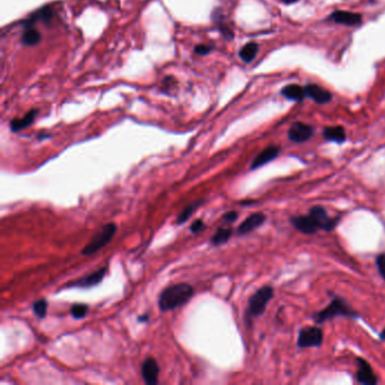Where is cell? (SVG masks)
<instances>
[{"instance_id":"6da1fadb","label":"cell","mask_w":385,"mask_h":385,"mask_svg":"<svg viewBox=\"0 0 385 385\" xmlns=\"http://www.w3.org/2000/svg\"><path fill=\"white\" fill-rule=\"evenodd\" d=\"M338 222V217H330L327 210L320 206H315L312 208L306 216H296L292 218V224L296 230L304 234H314L319 230L331 232L337 226Z\"/></svg>"},{"instance_id":"7a4b0ae2","label":"cell","mask_w":385,"mask_h":385,"mask_svg":"<svg viewBox=\"0 0 385 385\" xmlns=\"http://www.w3.org/2000/svg\"><path fill=\"white\" fill-rule=\"evenodd\" d=\"M195 294L194 287L189 283H176L160 292L158 306L162 312L173 311L186 304Z\"/></svg>"},{"instance_id":"3957f363","label":"cell","mask_w":385,"mask_h":385,"mask_svg":"<svg viewBox=\"0 0 385 385\" xmlns=\"http://www.w3.org/2000/svg\"><path fill=\"white\" fill-rule=\"evenodd\" d=\"M273 297V288L270 286H264L256 291L253 295L249 299L247 303L246 315L249 319L258 318L262 315L263 312L267 309V305Z\"/></svg>"},{"instance_id":"277c9868","label":"cell","mask_w":385,"mask_h":385,"mask_svg":"<svg viewBox=\"0 0 385 385\" xmlns=\"http://www.w3.org/2000/svg\"><path fill=\"white\" fill-rule=\"evenodd\" d=\"M118 227L114 223H109L105 225L102 230L99 231L95 235L90 238L89 242L84 246L81 253L84 255H91L96 252L102 250L103 247L109 244L113 236L116 235Z\"/></svg>"},{"instance_id":"5b68a950","label":"cell","mask_w":385,"mask_h":385,"mask_svg":"<svg viewBox=\"0 0 385 385\" xmlns=\"http://www.w3.org/2000/svg\"><path fill=\"white\" fill-rule=\"evenodd\" d=\"M336 316H357L355 311H352L349 305L341 299L333 300L324 310L316 313L313 319L316 323H324Z\"/></svg>"},{"instance_id":"8992f818","label":"cell","mask_w":385,"mask_h":385,"mask_svg":"<svg viewBox=\"0 0 385 385\" xmlns=\"http://www.w3.org/2000/svg\"><path fill=\"white\" fill-rule=\"evenodd\" d=\"M323 341V331L320 328L316 327H308L302 329L299 334V340L297 345L302 349L306 348L320 347Z\"/></svg>"},{"instance_id":"52a82bcc","label":"cell","mask_w":385,"mask_h":385,"mask_svg":"<svg viewBox=\"0 0 385 385\" xmlns=\"http://www.w3.org/2000/svg\"><path fill=\"white\" fill-rule=\"evenodd\" d=\"M358 370L356 373V378L360 384L364 385H375L377 384V377L374 374L370 365L363 358H357Z\"/></svg>"},{"instance_id":"ba28073f","label":"cell","mask_w":385,"mask_h":385,"mask_svg":"<svg viewBox=\"0 0 385 385\" xmlns=\"http://www.w3.org/2000/svg\"><path fill=\"white\" fill-rule=\"evenodd\" d=\"M312 136H313V128L303 122H295L288 130V137L294 143H304Z\"/></svg>"},{"instance_id":"9c48e42d","label":"cell","mask_w":385,"mask_h":385,"mask_svg":"<svg viewBox=\"0 0 385 385\" xmlns=\"http://www.w3.org/2000/svg\"><path fill=\"white\" fill-rule=\"evenodd\" d=\"M107 273V268H102L95 271L93 273L88 274V276L82 277L79 279H76L74 281H70L65 285V287H79V288H88L99 285V283L103 280V278Z\"/></svg>"},{"instance_id":"30bf717a","label":"cell","mask_w":385,"mask_h":385,"mask_svg":"<svg viewBox=\"0 0 385 385\" xmlns=\"http://www.w3.org/2000/svg\"><path fill=\"white\" fill-rule=\"evenodd\" d=\"M141 375H143L144 381L148 385H155L158 382L159 375V366L154 358L146 359L143 366H141Z\"/></svg>"},{"instance_id":"8fae6325","label":"cell","mask_w":385,"mask_h":385,"mask_svg":"<svg viewBox=\"0 0 385 385\" xmlns=\"http://www.w3.org/2000/svg\"><path fill=\"white\" fill-rule=\"evenodd\" d=\"M265 221V216L262 213H254L245 218L240 226L237 227V233L240 235H245L259 228Z\"/></svg>"},{"instance_id":"7c38bea8","label":"cell","mask_w":385,"mask_h":385,"mask_svg":"<svg viewBox=\"0 0 385 385\" xmlns=\"http://www.w3.org/2000/svg\"><path fill=\"white\" fill-rule=\"evenodd\" d=\"M330 20L338 23V24L355 26V25L360 24L361 16L357 13H351V12H346V11H337V12H334L331 16H330Z\"/></svg>"},{"instance_id":"4fadbf2b","label":"cell","mask_w":385,"mask_h":385,"mask_svg":"<svg viewBox=\"0 0 385 385\" xmlns=\"http://www.w3.org/2000/svg\"><path fill=\"white\" fill-rule=\"evenodd\" d=\"M279 152H280V147L278 146H269L265 149H263L256 157L254 158L253 163L251 165V169H256L263 165L268 164L273 160L279 155Z\"/></svg>"},{"instance_id":"5bb4252c","label":"cell","mask_w":385,"mask_h":385,"mask_svg":"<svg viewBox=\"0 0 385 385\" xmlns=\"http://www.w3.org/2000/svg\"><path fill=\"white\" fill-rule=\"evenodd\" d=\"M304 88H305V94L310 96L311 99H313L316 103L324 104V103L330 102V101L332 100L331 93L319 85L310 84L306 87H304Z\"/></svg>"},{"instance_id":"9a60e30c","label":"cell","mask_w":385,"mask_h":385,"mask_svg":"<svg viewBox=\"0 0 385 385\" xmlns=\"http://www.w3.org/2000/svg\"><path fill=\"white\" fill-rule=\"evenodd\" d=\"M36 114H38V111H36V110H32V111L26 113L23 118L14 119V120L11 121V130L13 132H18L26 129L27 127H30L32 123L34 122Z\"/></svg>"},{"instance_id":"2e32d148","label":"cell","mask_w":385,"mask_h":385,"mask_svg":"<svg viewBox=\"0 0 385 385\" xmlns=\"http://www.w3.org/2000/svg\"><path fill=\"white\" fill-rule=\"evenodd\" d=\"M324 138L334 143H343L346 140V131L340 126L328 127L323 131Z\"/></svg>"},{"instance_id":"e0dca14e","label":"cell","mask_w":385,"mask_h":385,"mask_svg":"<svg viewBox=\"0 0 385 385\" xmlns=\"http://www.w3.org/2000/svg\"><path fill=\"white\" fill-rule=\"evenodd\" d=\"M281 94L285 96V98H287L288 100L299 101V102H300V101L303 100L304 96L306 95L305 94V88H303V87H302V86L296 85V84L287 85L285 88H282Z\"/></svg>"},{"instance_id":"ac0fdd59","label":"cell","mask_w":385,"mask_h":385,"mask_svg":"<svg viewBox=\"0 0 385 385\" xmlns=\"http://www.w3.org/2000/svg\"><path fill=\"white\" fill-rule=\"evenodd\" d=\"M41 35L40 32L38 30L33 29V27H25L24 33L22 35V43L24 45H27V47H32V45H36L40 43Z\"/></svg>"},{"instance_id":"d6986e66","label":"cell","mask_w":385,"mask_h":385,"mask_svg":"<svg viewBox=\"0 0 385 385\" xmlns=\"http://www.w3.org/2000/svg\"><path fill=\"white\" fill-rule=\"evenodd\" d=\"M52 17V12L49 7H44L42 9H40L39 12L34 13L30 18H27L25 21V27H31L33 26L36 22L42 21V22H49Z\"/></svg>"},{"instance_id":"ffe728a7","label":"cell","mask_w":385,"mask_h":385,"mask_svg":"<svg viewBox=\"0 0 385 385\" xmlns=\"http://www.w3.org/2000/svg\"><path fill=\"white\" fill-rule=\"evenodd\" d=\"M258 51H259V45L255 42H250V43H246L244 47L240 50L238 56H240V58L243 61L249 63L255 58Z\"/></svg>"},{"instance_id":"44dd1931","label":"cell","mask_w":385,"mask_h":385,"mask_svg":"<svg viewBox=\"0 0 385 385\" xmlns=\"http://www.w3.org/2000/svg\"><path fill=\"white\" fill-rule=\"evenodd\" d=\"M204 204V200H198L195 201V203H191L186 206V207L182 210L176 218V224L181 225V224H184L187 219H189L192 214H194L197 209H198L201 205Z\"/></svg>"},{"instance_id":"7402d4cb","label":"cell","mask_w":385,"mask_h":385,"mask_svg":"<svg viewBox=\"0 0 385 385\" xmlns=\"http://www.w3.org/2000/svg\"><path fill=\"white\" fill-rule=\"evenodd\" d=\"M232 235L233 231L231 228H218L217 232L210 238V242L213 245H222L224 243H227Z\"/></svg>"},{"instance_id":"603a6c76","label":"cell","mask_w":385,"mask_h":385,"mask_svg":"<svg viewBox=\"0 0 385 385\" xmlns=\"http://www.w3.org/2000/svg\"><path fill=\"white\" fill-rule=\"evenodd\" d=\"M47 311H48V302L45 300H39L33 304L34 314L36 316H39L40 319H43L47 316Z\"/></svg>"},{"instance_id":"cb8c5ba5","label":"cell","mask_w":385,"mask_h":385,"mask_svg":"<svg viewBox=\"0 0 385 385\" xmlns=\"http://www.w3.org/2000/svg\"><path fill=\"white\" fill-rule=\"evenodd\" d=\"M88 310L89 308L85 304H75L74 306H72L71 310H70V313L72 315V318L76 319V320H80V319H84L86 314L88 313Z\"/></svg>"},{"instance_id":"d4e9b609","label":"cell","mask_w":385,"mask_h":385,"mask_svg":"<svg viewBox=\"0 0 385 385\" xmlns=\"http://www.w3.org/2000/svg\"><path fill=\"white\" fill-rule=\"evenodd\" d=\"M376 267L381 277L385 280V254L378 255L376 258Z\"/></svg>"},{"instance_id":"484cf974","label":"cell","mask_w":385,"mask_h":385,"mask_svg":"<svg viewBox=\"0 0 385 385\" xmlns=\"http://www.w3.org/2000/svg\"><path fill=\"white\" fill-rule=\"evenodd\" d=\"M205 223L203 219H197V221H195L194 223H192V225L190 226V231L194 233V234H197V233H200L203 230H205Z\"/></svg>"},{"instance_id":"4316f807","label":"cell","mask_w":385,"mask_h":385,"mask_svg":"<svg viewBox=\"0 0 385 385\" xmlns=\"http://www.w3.org/2000/svg\"><path fill=\"white\" fill-rule=\"evenodd\" d=\"M212 47L210 45H206V44H200L197 45L195 49V52L200 54V56H205V54H208L210 51H212Z\"/></svg>"},{"instance_id":"83f0119b","label":"cell","mask_w":385,"mask_h":385,"mask_svg":"<svg viewBox=\"0 0 385 385\" xmlns=\"http://www.w3.org/2000/svg\"><path fill=\"white\" fill-rule=\"evenodd\" d=\"M237 217H238V214L236 212H228V213H226L225 215H224L223 219H224V221H225V223L231 224L233 222H235L236 219H237Z\"/></svg>"},{"instance_id":"f1b7e54d","label":"cell","mask_w":385,"mask_h":385,"mask_svg":"<svg viewBox=\"0 0 385 385\" xmlns=\"http://www.w3.org/2000/svg\"><path fill=\"white\" fill-rule=\"evenodd\" d=\"M148 319H149L148 315H143V316H139L138 318L139 322H146V321H148Z\"/></svg>"},{"instance_id":"f546056e","label":"cell","mask_w":385,"mask_h":385,"mask_svg":"<svg viewBox=\"0 0 385 385\" xmlns=\"http://www.w3.org/2000/svg\"><path fill=\"white\" fill-rule=\"evenodd\" d=\"M379 338H381V340H385V328L383 329V331L381 333V336H379Z\"/></svg>"},{"instance_id":"4dcf8cb0","label":"cell","mask_w":385,"mask_h":385,"mask_svg":"<svg viewBox=\"0 0 385 385\" xmlns=\"http://www.w3.org/2000/svg\"><path fill=\"white\" fill-rule=\"evenodd\" d=\"M285 4H293V3H296L297 0H282Z\"/></svg>"}]
</instances>
